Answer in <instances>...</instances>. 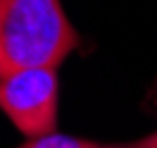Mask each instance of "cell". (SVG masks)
<instances>
[{
  "instance_id": "cell-6",
  "label": "cell",
  "mask_w": 157,
  "mask_h": 148,
  "mask_svg": "<svg viewBox=\"0 0 157 148\" xmlns=\"http://www.w3.org/2000/svg\"><path fill=\"white\" fill-rule=\"evenodd\" d=\"M105 148H107V146H105Z\"/></svg>"
},
{
  "instance_id": "cell-1",
  "label": "cell",
  "mask_w": 157,
  "mask_h": 148,
  "mask_svg": "<svg viewBox=\"0 0 157 148\" xmlns=\"http://www.w3.org/2000/svg\"><path fill=\"white\" fill-rule=\"evenodd\" d=\"M78 48V34L62 0H0L2 72L19 67H59Z\"/></svg>"
},
{
  "instance_id": "cell-4",
  "label": "cell",
  "mask_w": 157,
  "mask_h": 148,
  "mask_svg": "<svg viewBox=\"0 0 157 148\" xmlns=\"http://www.w3.org/2000/svg\"><path fill=\"white\" fill-rule=\"evenodd\" d=\"M107 148H157V131L147 134L143 138H136V141H126V143H112Z\"/></svg>"
},
{
  "instance_id": "cell-2",
  "label": "cell",
  "mask_w": 157,
  "mask_h": 148,
  "mask_svg": "<svg viewBox=\"0 0 157 148\" xmlns=\"http://www.w3.org/2000/svg\"><path fill=\"white\" fill-rule=\"evenodd\" d=\"M59 67H19L0 77V110L26 138L57 131Z\"/></svg>"
},
{
  "instance_id": "cell-3",
  "label": "cell",
  "mask_w": 157,
  "mask_h": 148,
  "mask_svg": "<svg viewBox=\"0 0 157 148\" xmlns=\"http://www.w3.org/2000/svg\"><path fill=\"white\" fill-rule=\"evenodd\" d=\"M19 148H105V146H100L95 141H88V138H76V136L59 134V131H50V134H43V136H31Z\"/></svg>"
},
{
  "instance_id": "cell-5",
  "label": "cell",
  "mask_w": 157,
  "mask_h": 148,
  "mask_svg": "<svg viewBox=\"0 0 157 148\" xmlns=\"http://www.w3.org/2000/svg\"><path fill=\"white\" fill-rule=\"evenodd\" d=\"M0 77H2V62H0Z\"/></svg>"
}]
</instances>
